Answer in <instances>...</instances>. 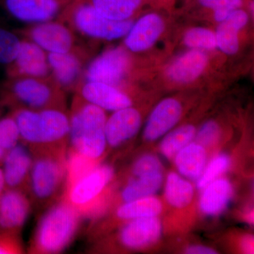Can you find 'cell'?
I'll return each instance as SVG.
<instances>
[{
	"instance_id": "17",
	"label": "cell",
	"mask_w": 254,
	"mask_h": 254,
	"mask_svg": "<svg viewBox=\"0 0 254 254\" xmlns=\"http://www.w3.org/2000/svg\"><path fill=\"white\" fill-rule=\"evenodd\" d=\"M141 115L138 110L128 107L117 110L105 125L107 145L118 148L134 136L141 126Z\"/></svg>"
},
{
	"instance_id": "6",
	"label": "cell",
	"mask_w": 254,
	"mask_h": 254,
	"mask_svg": "<svg viewBox=\"0 0 254 254\" xmlns=\"http://www.w3.org/2000/svg\"><path fill=\"white\" fill-rule=\"evenodd\" d=\"M59 20L85 36L108 41L126 36L133 26L130 20L118 21L105 17L88 0H72Z\"/></svg>"
},
{
	"instance_id": "40",
	"label": "cell",
	"mask_w": 254,
	"mask_h": 254,
	"mask_svg": "<svg viewBox=\"0 0 254 254\" xmlns=\"http://www.w3.org/2000/svg\"><path fill=\"white\" fill-rule=\"evenodd\" d=\"M246 220L250 224H254V211L253 210H251V211L249 212L245 216Z\"/></svg>"
},
{
	"instance_id": "9",
	"label": "cell",
	"mask_w": 254,
	"mask_h": 254,
	"mask_svg": "<svg viewBox=\"0 0 254 254\" xmlns=\"http://www.w3.org/2000/svg\"><path fill=\"white\" fill-rule=\"evenodd\" d=\"M130 68L129 55L123 48L107 50L93 60L83 72L84 80L112 86L123 84Z\"/></svg>"
},
{
	"instance_id": "30",
	"label": "cell",
	"mask_w": 254,
	"mask_h": 254,
	"mask_svg": "<svg viewBox=\"0 0 254 254\" xmlns=\"http://www.w3.org/2000/svg\"><path fill=\"white\" fill-rule=\"evenodd\" d=\"M21 40L12 32L0 27V64L9 65L17 56Z\"/></svg>"
},
{
	"instance_id": "33",
	"label": "cell",
	"mask_w": 254,
	"mask_h": 254,
	"mask_svg": "<svg viewBox=\"0 0 254 254\" xmlns=\"http://www.w3.org/2000/svg\"><path fill=\"white\" fill-rule=\"evenodd\" d=\"M200 4L215 11V18L222 22L234 10L242 6V0H198Z\"/></svg>"
},
{
	"instance_id": "34",
	"label": "cell",
	"mask_w": 254,
	"mask_h": 254,
	"mask_svg": "<svg viewBox=\"0 0 254 254\" xmlns=\"http://www.w3.org/2000/svg\"><path fill=\"white\" fill-rule=\"evenodd\" d=\"M157 173H162V164L158 158L153 155H145L141 157L132 168L133 177Z\"/></svg>"
},
{
	"instance_id": "3",
	"label": "cell",
	"mask_w": 254,
	"mask_h": 254,
	"mask_svg": "<svg viewBox=\"0 0 254 254\" xmlns=\"http://www.w3.org/2000/svg\"><path fill=\"white\" fill-rule=\"evenodd\" d=\"M67 149L32 152L27 193L32 206L38 211L46 210L64 194L68 180Z\"/></svg>"
},
{
	"instance_id": "12",
	"label": "cell",
	"mask_w": 254,
	"mask_h": 254,
	"mask_svg": "<svg viewBox=\"0 0 254 254\" xmlns=\"http://www.w3.org/2000/svg\"><path fill=\"white\" fill-rule=\"evenodd\" d=\"M9 78L48 77L51 76L48 54L29 40H21L19 51L14 61L8 65Z\"/></svg>"
},
{
	"instance_id": "32",
	"label": "cell",
	"mask_w": 254,
	"mask_h": 254,
	"mask_svg": "<svg viewBox=\"0 0 254 254\" xmlns=\"http://www.w3.org/2000/svg\"><path fill=\"white\" fill-rule=\"evenodd\" d=\"M185 44L191 48L213 49L217 46L216 36L213 32L203 28H194L185 35Z\"/></svg>"
},
{
	"instance_id": "7",
	"label": "cell",
	"mask_w": 254,
	"mask_h": 254,
	"mask_svg": "<svg viewBox=\"0 0 254 254\" xmlns=\"http://www.w3.org/2000/svg\"><path fill=\"white\" fill-rule=\"evenodd\" d=\"M115 170L108 164L97 165L66 186L63 198L83 218L90 216L92 205L113 180Z\"/></svg>"
},
{
	"instance_id": "4",
	"label": "cell",
	"mask_w": 254,
	"mask_h": 254,
	"mask_svg": "<svg viewBox=\"0 0 254 254\" xmlns=\"http://www.w3.org/2000/svg\"><path fill=\"white\" fill-rule=\"evenodd\" d=\"M69 115L68 151L95 163L107 147L104 110L75 94Z\"/></svg>"
},
{
	"instance_id": "31",
	"label": "cell",
	"mask_w": 254,
	"mask_h": 254,
	"mask_svg": "<svg viewBox=\"0 0 254 254\" xmlns=\"http://www.w3.org/2000/svg\"><path fill=\"white\" fill-rule=\"evenodd\" d=\"M230 158L225 154L217 155L213 159L198 179L197 187L200 190L204 189L210 182L216 180L220 175L225 173L230 166Z\"/></svg>"
},
{
	"instance_id": "22",
	"label": "cell",
	"mask_w": 254,
	"mask_h": 254,
	"mask_svg": "<svg viewBox=\"0 0 254 254\" xmlns=\"http://www.w3.org/2000/svg\"><path fill=\"white\" fill-rule=\"evenodd\" d=\"M207 64V57L198 50H192L179 58L172 65L169 76L174 81L188 83L193 81L202 73Z\"/></svg>"
},
{
	"instance_id": "36",
	"label": "cell",
	"mask_w": 254,
	"mask_h": 254,
	"mask_svg": "<svg viewBox=\"0 0 254 254\" xmlns=\"http://www.w3.org/2000/svg\"><path fill=\"white\" fill-rule=\"evenodd\" d=\"M220 129L218 124L209 121L200 128L196 136V141L202 146H209L218 141Z\"/></svg>"
},
{
	"instance_id": "28",
	"label": "cell",
	"mask_w": 254,
	"mask_h": 254,
	"mask_svg": "<svg viewBox=\"0 0 254 254\" xmlns=\"http://www.w3.org/2000/svg\"><path fill=\"white\" fill-rule=\"evenodd\" d=\"M195 128L192 125H185L170 132L160 143V151L166 158H173L195 136Z\"/></svg>"
},
{
	"instance_id": "25",
	"label": "cell",
	"mask_w": 254,
	"mask_h": 254,
	"mask_svg": "<svg viewBox=\"0 0 254 254\" xmlns=\"http://www.w3.org/2000/svg\"><path fill=\"white\" fill-rule=\"evenodd\" d=\"M161 211L162 204L160 200L154 197L148 196L126 202L120 205L115 211V217L120 220H131L156 217Z\"/></svg>"
},
{
	"instance_id": "37",
	"label": "cell",
	"mask_w": 254,
	"mask_h": 254,
	"mask_svg": "<svg viewBox=\"0 0 254 254\" xmlns=\"http://www.w3.org/2000/svg\"><path fill=\"white\" fill-rule=\"evenodd\" d=\"M187 254H215L216 251L204 246H191L189 247L186 251Z\"/></svg>"
},
{
	"instance_id": "35",
	"label": "cell",
	"mask_w": 254,
	"mask_h": 254,
	"mask_svg": "<svg viewBox=\"0 0 254 254\" xmlns=\"http://www.w3.org/2000/svg\"><path fill=\"white\" fill-rule=\"evenodd\" d=\"M24 253L21 235L0 232V254Z\"/></svg>"
},
{
	"instance_id": "19",
	"label": "cell",
	"mask_w": 254,
	"mask_h": 254,
	"mask_svg": "<svg viewBox=\"0 0 254 254\" xmlns=\"http://www.w3.org/2000/svg\"><path fill=\"white\" fill-rule=\"evenodd\" d=\"M182 106L173 98L164 100L150 115L144 130L147 141H154L167 133L177 123L182 115Z\"/></svg>"
},
{
	"instance_id": "24",
	"label": "cell",
	"mask_w": 254,
	"mask_h": 254,
	"mask_svg": "<svg viewBox=\"0 0 254 254\" xmlns=\"http://www.w3.org/2000/svg\"><path fill=\"white\" fill-rule=\"evenodd\" d=\"M162 182V173L131 177L122 190L121 198L126 203L150 196L158 191L161 187Z\"/></svg>"
},
{
	"instance_id": "13",
	"label": "cell",
	"mask_w": 254,
	"mask_h": 254,
	"mask_svg": "<svg viewBox=\"0 0 254 254\" xmlns=\"http://www.w3.org/2000/svg\"><path fill=\"white\" fill-rule=\"evenodd\" d=\"M51 75L65 92L75 91L82 81L84 52L81 48L66 53H47Z\"/></svg>"
},
{
	"instance_id": "21",
	"label": "cell",
	"mask_w": 254,
	"mask_h": 254,
	"mask_svg": "<svg viewBox=\"0 0 254 254\" xmlns=\"http://www.w3.org/2000/svg\"><path fill=\"white\" fill-rule=\"evenodd\" d=\"M248 16L243 10L235 9L222 21L217 30V46L226 54H235L239 49L238 32L247 24Z\"/></svg>"
},
{
	"instance_id": "27",
	"label": "cell",
	"mask_w": 254,
	"mask_h": 254,
	"mask_svg": "<svg viewBox=\"0 0 254 254\" xmlns=\"http://www.w3.org/2000/svg\"><path fill=\"white\" fill-rule=\"evenodd\" d=\"M193 196V188L190 182L176 173L168 175L165 186V198L170 205L182 208L187 206Z\"/></svg>"
},
{
	"instance_id": "38",
	"label": "cell",
	"mask_w": 254,
	"mask_h": 254,
	"mask_svg": "<svg viewBox=\"0 0 254 254\" xmlns=\"http://www.w3.org/2000/svg\"><path fill=\"white\" fill-rule=\"evenodd\" d=\"M254 237L252 235H247L242 241V250L246 254H254Z\"/></svg>"
},
{
	"instance_id": "2",
	"label": "cell",
	"mask_w": 254,
	"mask_h": 254,
	"mask_svg": "<svg viewBox=\"0 0 254 254\" xmlns=\"http://www.w3.org/2000/svg\"><path fill=\"white\" fill-rule=\"evenodd\" d=\"M83 217L62 198L46 209L30 241L32 254H60L73 242L81 230Z\"/></svg>"
},
{
	"instance_id": "14",
	"label": "cell",
	"mask_w": 254,
	"mask_h": 254,
	"mask_svg": "<svg viewBox=\"0 0 254 254\" xmlns=\"http://www.w3.org/2000/svg\"><path fill=\"white\" fill-rule=\"evenodd\" d=\"M33 159L31 150L21 141L10 150L0 165L4 175L5 189L27 193Z\"/></svg>"
},
{
	"instance_id": "11",
	"label": "cell",
	"mask_w": 254,
	"mask_h": 254,
	"mask_svg": "<svg viewBox=\"0 0 254 254\" xmlns=\"http://www.w3.org/2000/svg\"><path fill=\"white\" fill-rule=\"evenodd\" d=\"M32 208L27 193L5 189L0 196V232L21 235Z\"/></svg>"
},
{
	"instance_id": "8",
	"label": "cell",
	"mask_w": 254,
	"mask_h": 254,
	"mask_svg": "<svg viewBox=\"0 0 254 254\" xmlns=\"http://www.w3.org/2000/svg\"><path fill=\"white\" fill-rule=\"evenodd\" d=\"M22 34L47 53H66L81 48L72 28L60 20L34 23L23 30Z\"/></svg>"
},
{
	"instance_id": "16",
	"label": "cell",
	"mask_w": 254,
	"mask_h": 254,
	"mask_svg": "<svg viewBox=\"0 0 254 254\" xmlns=\"http://www.w3.org/2000/svg\"><path fill=\"white\" fill-rule=\"evenodd\" d=\"M162 225L156 217L133 219L119 233V242L125 248L138 250L153 245L160 239Z\"/></svg>"
},
{
	"instance_id": "1",
	"label": "cell",
	"mask_w": 254,
	"mask_h": 254,
	"mask_svg": "<svg viewBox=\"0 0 254 254\" xmlns=\"http://www.w3.org/2000/svg\"><path fill=\"white\" fill-rule=\"evenodd\" d=\"M20 140L31 152L50 149H67L69 115L67 110H11Z\"/></svg>"
},
{
	"instance_id": "26",
	"label": "cell",
	"mask_w": 254,
	"mask_h": 254,
	"mask_svg": "<svg viewBox=\"0 0 254 254\" xmlns=\"http://www.w3.org/2000/svg\"><path fill=\"white\" fill-rule=\"evenodd\" d=\"M98 12L113 21H127L134 14L142 0H88Z\"/></svg>"
},
{
	"instance_id": "23",
	"label": "cell",
	"mask_w": 254,
	"mask_h": 254,
	"mask_svg": "<svg viewBox=\"0 0 254 254\" xmlns=\"http://www.w3.org/2000/svg\"><path fill=\"white\" fill-rule=\"evenodd\" d=\"M206 153L203 146L190 143L175 155V163L180 173L191 180L199 179L204 170Z\"/></svg>"
},
{
	"instance_id": "18",
	"label": "cell",
	"mask_w": 254,
	"mask_h": 254,
	"mask_svg": "<svg viewBox=\"0 0 254 254\" xmlns=\"http://www.w3.org/2000/svg\"><path fill=\"white\" fill-rule=\"evenodd\" d=\"M163 19L155 14L145 15L140 18L126 35L125 46L132 52L148 49L163 33Z\"/></svg>"
},
{
	"instance_id": "20",
	"label": "cell",
	"mask_w": 254,
	"mask_h": 254,
	"mask_svg": "<svg viewBox=\"0 0 254 254\" xmlns=\"http://www.w3.org/2000/svg\"><path fill=\"white\" fill-rule=\"evenodd\" d=\"M233 194L231 184L224 179L210 182L200 197V208L205 215L215 216L222 213Z\"/></svg>"
},
{
	"instance_id": "41",
	"label": "cell",
	"mask_w": 254,
	"mask_h": 254,
	"mask_svg": "<svg viewBox=\"0 0 254 254\" xmlns=\"http://www.w3.org/2000/svg\"><path fill=\"white\" fill-rule=\"evenodd\" d=\"M1 105L0 104V115H1Z\"/></svg>"
},
{
	"instance_id": "5",
	"label": "cell",
	"mask_w": 254,
	"mask_h": 254,
	"mask_svg": "<svg viewBox=\"0 0 254 254\" xmlns=\"http://www.w3.org/2000/svg\"><path fill=\"white\" fill-rule=\"evenodd\" d=\"M0 104L11 110H66V92L53 76L9 78L1 90Z\"/></svg>"
},
{
	"instance_id": "15",
	"label": "cell",
	"mask_w": 254,
	"mask_h": 254,
	"mask_svg": "<svg viewBox=\"0 0 254 254\" xmlns=\"http://www.w3.org/2000/svg\"><path fill=\"white\" fill-rule=\"evenodd\" d=\"M74 93L88 103L104 110L115 112L131 107L132 105L129 97L119 89L118 86L101 82L81 81Z\"/></svg>"
},
{
	"instance_id": "39",
	"label": "cell",
	"mask_w": 254,
	"mask_h": 254,
	"mask_svg": "<svg viewBox=\"0 0 254 254\" xmlns=\"http://www.w3.org/2000/svg\"><path fill=\"white\" fill-rule=\"evenodd\" d=\"M5 190V182L4 179V175H3L2 169L0 165V196L2 194L3 192Z\"/></svg>"
},
{
	"instance_id": "29",
	"label": "cell",
	"mask_w": 254,
	"mask_h": 254,
	"mask_svg": "<svg viewBox=\"0 0 254 254\" xmlns=\"http://www.w3.org/2000/svg\"><path fill=\"white\" fill-rule=\"evenodd\" d=\"M20 141L17 125L11 113L0 119V165L10 150Z\"/></svg>"
},
{
	"instance_id": "10",
	"label": "cell",
	"mask_w": 254,
	"mask_h": 254,
	"mask_svg": "<svg viewBox=\"0 0 254 254\" xmlns=\"http://www.w3.org/2000/svg\"><path fill=\"white\" fill-rule=\"evenodd\" d=\"M72 0H0L13 17L23 22L38 23L60 19Z\"/></svg>"
}]
</instances>
